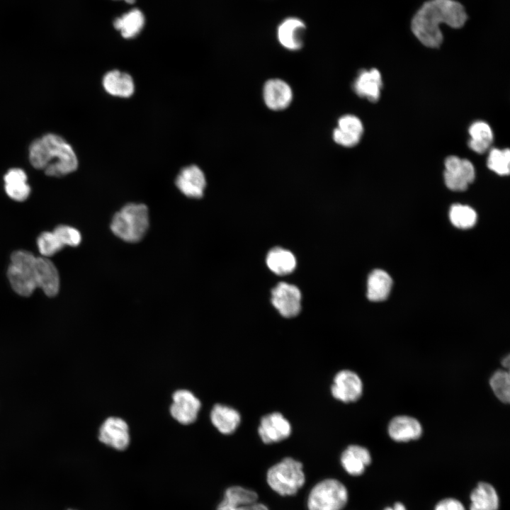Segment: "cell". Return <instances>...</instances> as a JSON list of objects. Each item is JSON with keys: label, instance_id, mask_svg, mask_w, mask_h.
Returning a JSON list of instances; mask_svg holds the SVG:
<instances>
[{"label": "cell", "instance_id": "5b68a950", "mask_svg": "<svg viewBox=\"0 0 510 510\" xmlns=\"http://www.w3.org/2000/svg\"><path fill=\"white\" fill-rule=\"evenodd\" d=\"M35 260L36 257L28 251L19 250L11 254L7 276L13 290L21 296H30L37 288Z\"/></svg>", "mask_w": 510, "mask_h": 510}, {"label": "cell", "instance_id": "9a60e30c", "mask_svg": "<svg viewBox=\"0 0 510 510\" xmlns=\"http://www.w3.org/2000/svg\"><path fill=\"white\" fill-rule=\"evenodd\" d=\"M35 278L37 288L48 297L55 296L60 290V276L55 264L46 257H36Z\"/></svg>", "mask_w": 510, "mask_h": 510}, {"label": "cell", "instance_id": "6da1fadb", "mask_svg": "<svg viewBox=\"0 0 510 510\" xmlns=\"http://www.w3.org/2000/svg\"><path fill=\"white\" fill-rule=\"evenodd\" d=\"M468 19L463 6L454 0H430L425 2L414 16L411 28L425 46L436 48L443 42L439 24L451 28L463 27Z\"/></svg>", "mask_w": 510, "mask_h": 510}, {"label": "cell", "instance_id": "d4e9b609", "mask_svg": "<svg viewBox=\"0 0 510 510\" xmlns=\"http://www.w3.org/2000/svg\"><path fill=\"white\" fill-rule=\"evenodd\" d=\"M392 284V278L387 272L374 270L368 278V298L374 302L385 300L390 294Z\"/></svg>", "mask_w": 510, "mask_h": 510}, {"label": "cell", "instance_id": "e0dca14e", "mask_svg": "<svg viewBox=\"0 0 510 510\" xmlns=\"http://www.w3.org/2000/svg\"><path fill=\"white\" fill-rule=\"evenodd\" d=\"M176 185L185 196L199 198L203 195L206 180L198 166L191 165L181 169L176 177Z\"/></svg>", "mask_w": 510, "mask_h": 510}, {"label": "cell", "instance_id": "1f68e13d", "mask_svg": "<svg viewBox=\"0 0 510 510\" xmlns=\"http://www.w3.org/2000/svg\"><path fill=\"white\" fill-rule=\"evenodd\" d=\"M490 386L502 402L509 403L510 400V375L507 370H497L489 380Z\"/></svg>", "mask_w": 510, "mask_h": 510}, {"label": "cell", "instance_id": "277c9868", "mask_svg": "<svg viewBox=\"0 0 510 510\" xmlns=\"http://www.w3.org/2000/svg\"><path fill=\"white\" fill-rule=\"evenodd\" d=\"M302 465L285 458L272 466L267 472V482L272 489L282 496L293 495L305 483Z\"/></svg>", "mask_w": 510, "mask_h": 510}, {"label": "cell", "instance_id": "f1b7e54d", "mask_svg": "<svg viewBox=\"0 0 510 510\" xmlns=\"http://www.w3.org/2000/svg\"><path fill=\"white\" fill-rule=\"evenodd\" d=\"M469 134L471 138L468 141V146L476 153L485 152L493 141L492 130L484 121L473 123L469 128Z\"/></svg>", "mask_w": 510, "mask_h": 510}, {"label": "cell", "instance_id": "f35d334b", "mask_svg": "<svg viewBox=\"0 0 510 510\" xmlns=\"http://www.w3.org/2000/svg\"><path fill=\"white\" fill-rule=\"evenodd\" d=\"M67 510H76V509H67Z\"/></svg>", "mask_w": 510, "mask_h": 510}, {"label": "cell", "instance_id": "7402d4cb", "mask_svg": "<svg viewBox=\"0 0 510 510\" xmlns=\"http://www.w3.org/2000/svg\"><path fill=\"white\" fill-rule=\"evenodd\" d=\"M210 420L220 433L227 435L237 429L241 421V416L232 407L216 404L210 412Z\"/></svg>", "mask_w": 510, "mask_h": 510}, {"label": "cell", "instance_id": "484cf974", "mask_svg": "<svg viewBox=\"0 0 510 510\" xmlns=\"http://www.w3.org/2000/svg\"><path fill=\"white\" fill-rule=\"evenodd\" d=\"M470 510H497L499 497L494 488L486 482H480L472 491Z\"/></svg>", "mask_w": 510, "mask_h": 510}, {"label": "cell", "instance_id": "8d00e7d4", "mask_svg": "<svg viewBox=\"0 0 510 510\" xmlns=\"http://www.w3.org/2000/svg\"><path fill=\"white\" fill-rule=\"evenodd\" d=\"M502 364L506 369H508L509 368V364H510L509 356H507L506 357H505L503 359Z\"/></svg>", "mask_w": 510, "mask_h": 510}, {"label": "cell", "instance_id": "836d02e7", "mask_svg": "<svg viewBox=\"0 0 510 510\" xmlns=\"http://www.w3.org/2000/svg\"><path fill=\"white\" fill-rule=\"evenodd\" d=\"M53 233L64 246L65 245L76 246L80 244L81 240L79 230L67 225L57 226Z\"/></svg>", "mask_w": 510, "mask_h": 510}, {"label": "cell", "instance_id": "cb8c5ba5", "mask_svg": "<svg viewBox=\"0 0 510 510\" xmlns=\"http://www.w3.org/2000/svg\"><path fill=\"white\" fill-rule=\"evenodd\" d=\"M5 191L13 200L23 201L28 198L30 188L27 184V176L21 169H11L4 176Z\"/></svg>", "mask_w": 510, "mask_h": 510}, {"label": "cell", "instance_id": "8992f818", "mask_svg": "<svg viewBox=\"0 0 510 510\" xmlns=\"http://www.w3.org/2000/svg\"><path fill=\"white\" fill-rule=\"evenodd\" d=\"M348 493L345 486L334 479L317 484L310 493L309 510H341L346 505Z\"/></svg>", "mask_w": 510, "mask_h": 510}, {"label": "cell", "instance_id": "4dcf8cb0", "mask_svg": "<svg viewBox=\"0 0 510 510\" xmlns=\"http://www.w3.org/2000/svg\"><path fill=\"white\" fill-rule=\"evenodd\" d=\"M510 152L509 149H499L493 148L490 150L487 166L499 175H508L510 168Z\"/></svg>", "mask_w": 510, "mask_h": 510}, {"label": "cell", "instance_id": "8fae6325", "mask_svg": "<svg viewBox=\"0 0 510 510\" xmlns=\"http://www.w3.org/2000/svg\"><path fill=\"white\" fill-rule=\"evenodd\" d=\"M98 439L115 450H125L130 441L128 424L119 417L107 418L99 429Z\"/></svg>", "mask_w": 510, "mask_h": 510}, {"label": "cell", "instance_id": "2e32d148", "mask_svg": "<svg viewBox=\"0 0 510 510\" xmlns=\"http://www.w3.org/2000/svg\"><path fill=\"white\" fill-rule=\"evenodd\" d=\"M265 104L273 110L286 108L293 99V91L288 84L280 79L268 80L263 89Z\"/></svg>", "mask_w": 510, "mask_h": 510}, {"label": "cell", "instance_id": "603a6c76", "mask_svg": "<svg viewBox=\"0 0 510 510\" xmlns=\"http://www.w3.org/2000/svg\"><path fill=\"white\" fill-rule=\"evenodd\" d=\"M103 86L109 94L123 98L130 97L135 90L131 76L118 70H112L104 75Z\"/></svg>", "mask_w": 510, "mask_h": 510}, {"label": "cell", "instance_id": "3957f363", "mask_svg": "<svg viewBox=\"0 0 510 510\" xmlns=\"http://www.w3.org/2000/svg\"><path fill=\"white\" fill-rule=\"evenodd\" d=\"M149 226L147 208L143 204L125 205L113 217L110 229L119 238L128 242L140 240Z\"/></svg>", "mask_w": 510, "mask_h": 510}, {"label": "cell", "instance_id": "44dd1931", "mask_svg": "<svg viewBox=\"0 0 510 510\" xmlns=\"http://www.w3.org/2000/svg\"><path fill=\"white\" fill-rule=\"evenodd\" d=\"M370 461L369 451L358 445L349 446L341 456V462L345 470L354 476L361 475Z\"/></svg>", "mask_w": 510, "mask_h": 510}, {"label": "cell", "instance_id": "52a82bcc", "mask_svg": "<svg viewBox=\"0 0 510 510\" xmlns=\"http://www.w3.org/2000/svg\"><path fill=\"white\" fill-rule=\"evenodd\" d=\"M444 164V181L449 189L463 191L474 181L475 167L468 159L450 156L446 159Z\"/></svg>", "mask_w": 510, "mask_h": 510}, {"label": "cell", "instance_id": "d590c367", "mask_svg": "<svg viewBox=\"0 0 510 510\" xmlns=\"http://www.w3.org/2000/svg\"><path fill=\"white\" fill-rule=\"evenodd\" d=\"M385 510H406L404 506L401 503H396L393 508H387Z\"/></svg>", "mask_w": 510, "mask_h": 510}, {"label": "cell", "instance_id": "9c48e42d", "mask_svg": "<svg viewBox=\"0 0 510 510\" xmlns=\"http://www.w3.org/2000/svg\"><path fill=\"white\" fill-rule=\"evenodd\" d=\"M200 406V400L191 391L178 390L172 395L170 414L178 423L191 424L197 419Z\"/></svg>", "mask_w": 510, "mask_h": 510}, {"label": "cell", "instance_id": "7a4b0ae2", "mask_svg": "<svg viewBox=\"0 0 510 510\" xmlns=\"http://www.w3.org/2000/svg\"><path fill=\"white\" fill-rule=\"evenodd\" d=\"M33 166L42 169L50 176H62L74 171L77 157L72 147L61 137L47 134L35 140L29 148Z\"/></svg>", "mask_w": 510, "mask_h": 510}, {"label": "cell", "instance_id": "ac0fdd59", "mask_svg": "<svg viewBox=\"0 0 510 510\" xmlns=\"http://www.w3.org/2000/svg\"><path fill=\"white\" fill-rule=\"evenodd\" d=\"M382 86L380 72L375 68L361 70L353 84L356 94L371 102L378 101Z\"/></svg>", "mask_w": 510, "mask_h": 510}, {"label": "cell", "instance_id": "d6a6232c", "mask_svg": "<svg viewBox=\"0 0 510 510\" xmlns=\"http://www.w3.org/2000/svg\"><path fill=\"white\" fill-rule=\"evenodd\" d=\"M37 244L43 257L53 256L64 247L53 232H42L38 238Z\"/></svg>", "mask_w": 510, "mask_h": 510}, {"label": "cell", "instance_id": "ba28073f", "mask_svg": "<svg viewBox=\"0 0 510 510\" xmlns=\"http://www.w3.org/2000/svg\"><path fill=\"white\" fill-rule=\"evenodd\" d=\"M271 302L283 317H293L301 310V293L295 285L281 282L271 290Z\"/></svg>", "mask_w": 510, "mask_h": 510}, {"label": "cell", "instance_id": "74e56055", "mask_svg": "<svg viewBox=\"0 0 510 510\" xmlns=\"http://www.w3.org/2000/svg\"><path fill=\"white\" fill-rule=\"evenodd\" d=\"M123 1H125L128 4H133L135 1V0H123Z\"/></svg>", "mask_w": 510, "mask_h": 510}, {"label": "cell", "instance_id": "ffe728a7", "mask_svg": "<svg viewBox=\"0 0 510 510\" xmlns=\"http://www.w3.org/2000/svg\"><path fill=\"white\" fill-rule=\"evenodd\" d=\"M305 29L304 23L297 18H288L278 28L280 43L290 50H298L302 46V34Z\"/></svg>", "mask_w": 510, "mask_h": 510}, {"label": "cell", "instance_id": "d6986e66", "mask_svg": "<svg viewBox=\"0 0 510 510\" xmlns=\"http://www.w3.org/2000/svg\"><path fill=\"white\" fill-rule=\"evenodd\" d=\"M390 438L397 442H406L419 438L422 433L420 423L408 416L393 418L388 426Z\"/></svg>", "mask_w": 510, "mask_h": 510}, {"label": "cell", "instance_id": "e575fe53", "mask_svg": "<svg viewBox=\"0 0 510 510\" xmlns=\"http://www.w3.org/2000/svg\"><path fill=\"white\" fill-rule=\"evenodd\" d=\"M435 510H465L458 500L448 498L441 500L436 506Z\"/></svg>", "mask_w": 510, "mask_h": 510}, {"label": "cell", "instance_id": "4fadbf2b", "mask_svg": "<svg viewBox=\"0 0 510 510\" xmlns=\"http://www.w3.org/2000/svg\"><path fill=\"white\" fill-rule=\"evenodd\" d=\"M291 431L290 422L279 412L264 416L258 429L259 436L265 443L283 441L289 437Z\"/></svg>", "mask_w": 510, "mask_h": 510}, {"label": "cell", "instance_id": "7c38bea8", "mask_svg": "<svg viewBox=\"0 0 510 510\" xmlns=\"http://www.w3.org/2000/svg\"><path fill=\"white\" fill-rule=\"evenodd\" d=\"M258 495L252 490L239 486L227 488L216 510H268L257 502Z\"/></svg>", "mask_w": 510, "mask_h": 510}, {"label": "cell", "instance_id": "4316f807", "mask_svg": "<svg viewBox=\"0 0 510 510\" xmlns=\"http://www.w3.org/2000/svg\"><path fill=\"white\" fill-rule=\"evenodd\" d=\"M266 264L269 269L276 274L286 275L295 269L296 259L290 251L280 247H275L268 251Z\"/></svg>", "mask_w": 510, "mask_h": 510}, {"label": "cell", "instance_id": "83f0119b", "mask_svg": "<svg viewBox=\"0 0 510 510\" xmlns=\"http://www.w3.org/2000/svg\"><path fill=\"white\" fill-rule=\"evenodd\" d=\"M144 24V17L141 11L134 8L122 16L115 19L113 26L120 31L125 38H132L142 30Z\"/></svg>", "mask_w": 510, "mask_h": 510}, {"label": "cell", "instance_id": "f546056e", "mask_svg": "<svg viewBox=\"0 0 510 510\" xmlns=\"http://www.w3.org/2000/svg\"><path fill=\"white\" fill-rule=\"evenodd\" d=\"M449 217L451 222L457 227L467 229L475 225L477 220L475 211L468 205H453L450 209Z\"/></svg>", "mask_w": 510, "mask_h": 510}, {"label": "cell", "instance_id": "5bb4252c", "mask_svg": "<svg viewBox=\"0 0 510 510\" xmlns=\"http://www.w3.org/2000/svg\"><path fill=\"white\" fill-rule=\"evenodd\" d=\"M363 132V123L358 117L344 115L338 120L332 137L334 141L339 145L351 147L359 142Z\"/></svg>", "mask_w": 510, "mask_h": 510}, {"label": "cell", "instance_id": "30bf717a", "mask_svg": "<svg viewBox=\"0 0 510 510\" xmlns=\"http://www.w3.org/2000/svg\"><path fill=\"white\" fill-rule=\"evenodd\" d=\"M332 396L343 402L348 403L358 400L362 395L363 383L359 376L349 370L337 373L331 387Z\"/></svg>", "mask_w": 510, "mask_h": 510}]
</instances>
